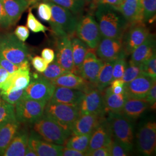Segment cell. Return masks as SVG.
Masks as SVG:
<instances>
[{
    "mask_svg": "<svg viewBox=\"0 0 156 156\" xmlns=\"http://www.w3.org/2000/svg\"><path fill=\"white\" fill-rule=\"evenodd\" d=\"M56 61L67 72L73 71L71 38L68 35L57 37Z\"/></svg>",
    "mask_w": 156,
    "mask_h": 156,
    "instance_id": "15",
    "label": "cell"
},
{
    "mask_svg": "<svg viewBox=\"0 0 156 156\" xmlns=\"http://www.w3.org/2000/svg\"><path fill=\"white\" fill-rule=\"evenodd\" d=\"M1 94H0V100H1Z\"/></svg>",
    "mask_w": 156,
    "mask_h": 156,
    "instance_id": "57",
    "label": "cell"
},
{
    "mask_svg": "<svg viewBox=\"0 0 156 156\" xmlns=\"http://www.w3.org/2000/svg\"><path fill=\"white\" fill-rule=\"evenodd\" d=\"M29 62H23L14 73H10L5 82L0 88V93H9L25 89L31 81Z\"/></svg>",
    "mask_w": 156,
    "mask_h": 156,
    "instance_id": "14",
    "label": "cell"
},
{
    "mask_svg": "<svg viewBox=\"0 0 156 156\" xmlns=\"http://www.w3.org/2000/svg\"><path fill=\"white\" fill-rule=\"evenodd\" d=\"M0 66L5 68L6 70L10 73H12L16 71L17 69H18L20 67L21 65L16 66L13 64L11 62L6 59L0 53Z\"/></svg>",
    "mask_w": 156,
    "mask_h": 156,
    "instance_id": "46",
    "label": "cell"
},
{
    "mask_svg": "<svg viewBox=\"0 0 156 156\" xmlns=\"http://www.w3.org/2000/svg\"><path fill=\"white\" fill-rule=\"evenodd\" d=\"M56 86L51 82L39 75V78L34 79L24 89V98L45 102L49 101Z\"/></svg>",
    "mask_w": 156,
    "mask_h": 156,
    "instance_id": "12",
    "label": "cell"
},
{
    "mask_svg": "<svg viewBox=\"0 0 156 156\" xmlns=\"http://www.w3.org/2000/svg\"><path fill=\"white\" fill-rule=\"evenodd\" d=\"M28 145L38 156H62V150L64 147L45 140L34 130L29 135Z\"/></svg>",
    "mask_w": 156,
    "mask_h": 156,
    "instance_id": "17",
    "label": "cell"
},
{
    "mask_svg": "<svg viewBox=\"0 0 156 156\" xmlns=\"http://www.w3.org/2000/svg\"><path fill=\"white\" fill-rule=\"evenodd\" d=\"M15 118L16 117L13 105L6 102L1 98L0 100V125Z\"/></svg>",
    "mask_w": 156,
    "mask_h": 156,
    "instance_id": "37",
    "label": "cell"
},
{
    "mask_svg": "<svg viewBox=\"0 0 156 156\" xmlns=\"http://www.w3.org/2000/svg\"><path fill=\"white\" fill-rule=\"evenodd\" d=\"M116 7L129 25L144 23L140 0H122Z\"/></svg>",
    "mask_w": 156,
    "mask_h": 156,
    "instance_id": "22",
    "label": "cell"
},
{
    "mask_svg": "<svg viewBox=\"0 0 156 156\" xmlns=\"http://www.w3.org/2000/svg\"><path fill=\"white\" fill-rule=\"evenodd\" d=\"M85 2H90L92 0H84Z\"/></svg>",
    "mask_w": 156,
    "mask_h": 156,
    "instance_id": "56",
    "label": "cell"
},
{
    "mask_svg": "<svg viewBox=\"0 0 156 156\" xmlns=\"http://www.w3.org/2000/svg\"><path fill=\"white\" fill-rule=\"evenodd\" d=\"M75 33L87 47L95 49L102 38L98 24L94 16L87 14L78 20Z\"/></svg>",
    "mask_w": 156,
    "mask_h": 156,
    "instance_id": "8",
    "label": "cell"
},
{
    "mask_svg": "<svg viewBox=\"0 0 156 156\" xmlns=\"http://www.w3.org/2000/svg\"><path fill=\"white\" fill-rule=\"evenodd\" d=\"M25 156H38L35 151H34L33 149L30 147L29 146H27L26 152H25Z\"/></svg>",
    "mask_w": 156,
    "mask_h": 156,
    "instance_id": "54",
    "label": "cell"
},
{
    "mask_svg": "<svg viewBox=\"0 0 156 156\" xmlns=\"http://www.w3.org/2000/svg\"><path fill=\"white\" fill-rule=\"evenodd\" d=\"M112 91L114 93V94H121L124 91V86H116L114 87H111Z\"/></svg>",
    "mask_w": 156,
    "mask_h": 156,
    "instance_id": "53",
    "label": "cell"
},
{
    "mask_svg": "<svg viewBox=\"0 0 156 156\" xmlns=\"http://www.w3.org/2000/svg\"><path fill=\"white\" fill-rule=\"evenodd\" d=\"M104 116L94 114L80 115L73 124L72 134L83 135L92 133Z\"/></svg>",
    "mask_w": 156,
    "mask_h": 156,
    "instance_id": "23",
    "label": "cell"
},
{
    "mask_svg": "<svg viewBox=\"0 0 156 156\" xmlns=\"http://www.w3.org/2000/svg\"><path fill=\"white\" fill-rule=\"evenodd\" d=\"M126 58H121L115 60L113 67V80L122 79L127 66Z\"/></svg>",
    "mask_w": 156,
    "mask_h": 156,
    "instance_id": "40",
    "label": "cell"
},
{
    "mask_svg": "<svg viewBox=\"0 0 156 156\" xmlns=\"http://www.w3.org/2000/svg\"><path fill=\"white\" fill-rule=\"evenodd\" d=\"M73 47V73L79 75V72L86 55L88 50V47L78 38L73 37L71 38Z\"/></svg>",
    "mask_w": 156,
    "mask_h": 156,
    "instance_id": "30",
    "label": "cell"
},
{
    "mask_svg": "<svg viewBox=\"0 0 156 156\" xmlns=\"http://www.w3.org/2000/svg\"><path fill=\"white\" fill-rule=\"evenodd\" d=\"M31 64L35 69L40 73H43L48 66L45 60L42 57L38 56L34 57L31 59Z\"/></svg>",
    "mask_w": 156,
    "mask_h": 156,
    "instance_id": "44",
    "label": "cell"
},
{
    "mask_svg": "<svg viewBox=\"0 0 156 156\" xmlns=\"http://www.w3.org/2000/svg\"><path fill=\"white\" fill-rule=\"evenodd\" d=\"M85 153L67 147H64L62 150V156H84Z\"/></svg>",
    "mask_w": 156,
    "mask_h": 156,
    "instance_id": "52",
    "label": "cell"
},
{
    "mask_svg": "<svg viewBox=\"0 0 156 156\" xmlns=\"http://www.w3.org/2000/svg\"><path fill=\"white\" fill-rule=\"evenodd\" d=\"M20 123L12 119L0 125V156H3L6 147L16 134Z\"/></svg>",
    "mask_w": 156,
    "mask_h": 156,
    "instance_id": "29",
    "label": "cell"
},
{
    "mask_svg": "<svg viewBox=\"0 0 156 156\" xmlns=\"http://www.w3.org/2000/svg\"><path fill=\"white\" fill-rule=\"evenodd\" d=\"M149 34V29L144 23L129 25L122 38L126 56L131 55L134 50L145 41Z\"/></svg>",
    "mask_w": 156,
    "mask_h": 156,
    "instance_id": "10",
    "label": "cell"
},
{
    "mask_svg": "<svg viewBox=\"0 0 156 156\" xmlns=\"http://www.w3.org/2000/svg\"><path fill=\"white\" fill-rule=\"evenodd\" d=\"M106 120L111 131L113 140L123 145L129 151L134 146V127L132 122L121 113H108Z\"/></svg>",
    "mask_w": 156,
    "mask_h": 156,
    "instance_id": "3",
    "label": "cell"
},
{
    "mask_svg": "<svg viewBox=\"0 0 156 156\" xmlns=\"http://www.w3.org/2000/svg\"><path fill=\"white\" fill-rule=\"evenodd\" d=\"M24 93V89L15 90L9 93H0L1 97L3 100L13 105L22 99Z\"/></svg>",
    "mask_w": 156,
    "mask_h": 156,
    "instance_id": "39",
    "label": "cell"
},
{
    "mask_svg": "<svg viewBox=\"0 0 156 156\" xmlns=\"http://www.w3.org/2000/svg\"><path fill=\"white\" fill-rule=\"evenodd\" d=\"M95 53L104 62H114L121 58H126L122 39L102 37Z\"/></svg>",
    "mask_w": 156,
    "mask_h": 156,
    "instance_id": "11",
    "label": "cell"
},
{
    "mask_svg": "<svg viewBox=\"0 0 156 156\" xmlns=\"http://www.w3.org/2000/svg\"><path fill=\"white\" fill-rule=\"evenodd\" d=\"M94 49L89 48L80 68L79 75L91 83H95L104 62L98 58Z\"/></svg>",
    "mask_w": 156,
    "mask_h": 156,
    "instance_id": "16",
    "label": "cell"
},
{
    "mask_svg": "<svg viewBox=\"0 0 156 156\" xmlns=\"http://www.w3.org/2000/svg\"><path fill=\"white\" fill-rule=\"evenodd\" d=\"M42 57L45 60L48 64H49L55 60V55L54 50L50 48H45L41 52Z\"/></svg>",
    "mask_w": 156,
    "mask_h": 156,
    "instance_id": "50",
    "label": "cell"
},
{
    "mask_svg": "<svg viewBox=\"0 0 156 156\" xmlns=\"http://www.w3.org/2000/svg\"><path fill=\"white\" fill-rule=\"evenodd\" d=\"M66 72L67 71L64 69L56 60H53L48 66L45 71L41 73L40 76L51 81Z\"/></svg>",
    "mask_w": 156,
    "mask_h": 156,
    "instance_id": "36",
    "label": "cell"
},
{
    "mask_svg": "<svg viewBox=\"0 0 156 156\" xmlns=\"http://www.w3.org/2000/svg\"><path fill=\"white\" fill-rule=\"evenodd\" d=\"M9 27L10 25L5 10L2 4V1L0 0V27L6 28Z\"/></svg>",
    "mask_w": 156,
    "mask_h": 156,
    "instance_id": "47",
    "label": "cell"
},
{
    "mask_svg": "<svg viewBox=\"0 0 156 156\" xmlns=\"http://www.w3.org/2000/svg\"><path fill=\"white\" fill-rule=\"evenodd\" d=\"M144 73L142 65H137L129 61L126 67L122 80L125 84L128 83L140 74Z\"/></svg>",
    "mask_w": 156,
    "mask_h": 156,
    "instance_id": "35",
    "label": "cell"
},
{
    "mask_svg": "<svg viewBox=\"0 0 156 156\" xmlns=\"http://www.w3.org/2000/svg\"><path fill=\"white\" fill-rule=\"evenodd\" d=\"M150 106L145 98L128 97L123 106L121 114L133 122L146 111Z\"/></svg>",
    "mask_w": 156,
    "mask_h": 156,
    "instance_id": "25",
    "label": "cell"
},
{
    "mask_svg": "<svg viewBox=\"0 0 156 156\" xmlns=\"http://www.w3.org/2000/svg\"><path fill=\"white\" fill-rule=\"evenodd\" d=\"M122 0H92L93 6H97L99 5H109L117 6Z\"/></svg>",
    "mask_w": 156,
    "mask_h": 156,
    "instance_id": "51",
    "label": "cell"
},
{
    "mask_svg": "<svg viewBox=\"0 0 156 156\" xmlns=\"http://www.w3.org/2000/svg\"><path fill=\"white\" fill-rule=\"evenodd\" d=\"M84 95L83 91L79 90L56 86L49 101L79 107Z\"/></svg>",
    "mask_w": 156,
    "mask_h": 156,
    "instance_id": "21",
    "label": "cell"
},
{
    "mask_svg": "<svg viewBox=\"0 0 156 156\" xmlns=\"http://www.w3.org/2000/svg\"><path fill=\"white\" fill-rule=\"evenodd\" d=\"M143 71L151 77L156 79V53L149 58L147 61L143 63Z\"/></svg>",
    "mask_w": 156,
    "mask_h": 156,
    "instance_id": "41",
    "label": "cell"
},
{
    "mask_svg": "<svg viewBox=\"0 0 156 156\" xmlns=\"http://www.w3.org/2000/svg\"><path fill=\"white\" fill-rule=\"evenodd\" d=\"M143 22H151L155 17L156 0H140Z\"/></svg>",
    "mask_w": 156,
    "mask_h": 156,
    "instance_id": "34",
    "label": "cell"
},
{
    "mask_svg": "<svg viewBox=\"0 0 156 156\" xmlns=\"http://www.w3.org/2000/svg\"><path fill=\"white\" fill-rule=\"evenodd\" d=\"M92 133L83 135L71 134L66 142V147L86 153Z\"/></svg>",
    "mask_w": 156,
    "mask_h": 156,
    "instance_id": "32",
    "label": "cell"
},
{
    "mask_svg": "<svg viewBox=\"0 0 156 156\" xmlns=\"http://www.w3.org/2000/svg\"><path fill=\"white\" fill-rule=\"evenodd\" d=\"M156 53V41L154 35L149 34L145 41L131 53V62L141 65Z\"/></svg>",
    "mask_w": 156,
    "mask_h": 156,
    "instance_id": "24",
    "label": "cell"
},
{
    "mask_svg": "<svg viewBox=\"0 0 156 156\" xmlns=\"http://www.w3.org/2000/svg\"><path fill=\"white\" fill-rule=\"evenodd\" d=\"M47 102L23 97L15 104V113L20 123L33 124L44 113Z\"/></svg>",
    "mask_w": 156,
    "mask_h": 156,
    "instance_id": "7",
    "label": "cell"
},
{
    "mask_svg": "<svg viewBox=\"0 0 156 156\" xmlns=\"http://www.w3.org/2000/svg\"><path fill=\"white\" fill-rule=\"evenodd\" d=\"M51 9V17L49 21L50 27L56 37L68 35L74 36L78 19L69 10L55 4L47 2Z\"/></svg>",
    "mask_w": 156,
    "mask_h": 156,
    "instance_id": "2",
    "label": "cell"
},
{
    "mask_svg": "<svg viewBox=\"0 0 156 156\" xmlns=\"http://www.w3.org/2000/svg\"><path fill=\"white\" fill-rule=\"evenodd\" d=\"M145 99L149 103L150 106H155L156 101V83L151 86V89L149 90V91L146 95Z\"/></svg>",
    "mask_w": 156,
    "mask_h": 156,
    "instance_id": "49",
    "label": "cell"
},
{
    "mask_svg": "<svg viewBox=\"0 0 156 156\" xmlns=\"http://www.w3.org/2000/svg\"><path fill=\"white\" fill-rule=\"evenodd\" d=\"M112 140L113 138L109 123L106 118L104 117L91 134L89 147L85 153V156L91 151L110 145Z\"/></svg>",
    "mask_w": 156,
    "mask_h": 156,
    "instance_id": "19",
    "label": "cell"
},
{
    "mask_svg": "<svg viewBox=\"0 0 156 156\" xmlns=\"http://www.w3.org/2000/svg\"><path fill=\"white\" fill-rule=\"evenodd\" d=\"M50 82L55 86L79 90L84 93L95 87L94 84L86 80L80 75L72 72L64 73L58 78Z\"/></svg>",
    "mask_w": 156,
    "mask_h": 156,
    "instance_id": "20",
    "label": "cell"
},
{
    "mask_svg": "<svg viewBox=\"0 0 156 156\" xmlns=\"http://www.w3.org/2000/svg\"><path fill=\"white\" fill-rule=\"evenodd\" d=\"M102 93L106 113H121L125 102L128 97L125 91L121 94H114L110 86H108Z\"/></svg>",
    "mask_w": 156,
    "mask_h": 156,
    "instance_id": "27",
    "label": "cell"
},
{
    "mask_svg": "<svg viewBox=\"0 0 156 156\" xmlns=\"http://www.w3.org/2000/svg\"><path fill=\"white\" fill-rule=\"evenodd\" d=\"M33 129L42 139L57 145H64L72 134L45 114L34 123Z\"/></svg>",
    "mask_w": 156,
    "mask_h": 156,
    "instance_id": "4",
    "label": "cell"
},
{
    "mask_svg": "<svg viewBox=\"0 0 156 156\" xmlns=\"http://www.w3.org/2000/svg\"><path fill=\"white\" fill-rule=\"evenodd\" d=\"M95 16L102 37L122 39L129 24L116 6H97Z\"/></svg>",
    "mask_w": 156,
    "mask_h": 156,
    "instance_id": "1",
    "label": "cell"
},
{
    "mask_svg": "<svg viewBox=\"0 0 156 156\" xmlns=\"http://www.w3.org/2000/svg\"><path fill=\"white\" fill-rule=\"evenodd\" d=\"M109 145L105 146L91 151L86 156H111Z\"/></svg>",
    "mask_w": 156,
    "mask_h": 156,
    "instance_id": "48",
    "label": "cell"
},
{
    "mask_svg": "<svg viewBox=\"0 0 156 156\" xmlns=\"http://www.w3.org/2000/svg\"><path fill=\"white\" fill-rule=\"evenodd\" d=\"M44 2H51L69 10L75 16L81 14L84 10V0H43Z\"/></svg>",
    "mask_w": 156,
    "mask_h": 156,
    "instance_id": "33",
    "label": "cell"
},
{
    "mask_svg": "<svg viewBox=\"0 0 156 156\" xmlns=\"http://www.w3.org/2000/svg\"><path fill=\"white\" fill-rule=\"evenodd\" d=\"M136 144L138 151L142 155L153 154L156 151V122L149 121L140 126L136 136Z\"/></svg>",
    "mask_w": 156,
    "mask_h": 156,
    "instance_id": "9",
    "label": "cell"
},
{
    "mask_svg": "<svg viewBox=\"0 0 156 156\" xmlns=\"http://www.w3.org/2000/svg\"><path fill=\"white\" fill-rule=\"evenodd\" d=\"M26 24L27 28L34 33H38L40 32L45 33L46 31L49 30L47 27H46L43 24L40 22L34 15L31 9H30L28 12Z\"/></svg>",
    "mask_w": 156,
    "mask_h": 156,
    "instance_id": "38",
    "label": "cell"
},
{
    "mask_svg": "<svg viewBox=\"0 0 156 156\" xmlns=\"http://www.w3.org/2000/svg\"><path fill=\"white\" fill-rule=\"evenodd\" d=\"M5 10L10 26L20 19L23 13L31 4L27 0H1Z\"/></svg>",
    "mask_w": 156,
    "mask_h": 156,
    "instance_id": "28",
    "label": "cell"
},
{
    "mask_svg": "<svg viewBox=\"0 0 156 156\" xmlns=\"http://www.w3.org/2000/svg\"><path fill=\"white\" fill-rule=\"evenodd\" d=\"M38 15L39 18L44 21L49 22L51 17V9L47 2L40 3L38 6Z\"/></svg>",
    "mask_w": 156,
    "mask_h": 156,
    "instance_id": "43",
    "label": "cell"
},
{
    "mask_svg": "<svg viewBox=\"0 0 156 156\" xmlns=\"http://www.w3.org/2000/svg\"><path fill=\"white\" fill-rule=\"evenodd\" d=\"M111 156H127L129 154V151L116 141L112 140L111 144L109 145Z\"/></svg>",
    "mask_w": 156,
    "mask_h": 156,
    "instance_id": "42",
    "label": "cell"
},
{
    "mask_svg": "<svg viewBox=\"0 0 156 156\" xmlns=\"http://www.w3.org/2000/svg\"><path fill=\"white\" fill-rule=\"evenodd\" d=\"M14 34L20 41L24 42L29 37V29L24 26H18L15 30Z\"/></svg>",
    "mask_w": 156,
    "mask_h": 156,
    "instance_id": "45",
    "label": "cell"
},
{
    "mask_svg": "<svg viewBox=\"0 0 156 156\" xmlns=\"http://www.w3.org/2000/svg\"><path fill=\"white\" fill-rule=\"evenodd\" d=\"M79 109L80 115L94 114L104 116L106 112L102 91L94 87L85 92Z\"/></svg>",
    "mask_w": 156,
    "mask_h": 156,
    "instance_id": "13",
    "label": "cell"
},
{
    "mask_svg": "<svg viewBox=\"0 0 156 156\" xmlns=\"http://www.w3.org/2000/svg\"><path fill=\"white\" fill-rule=\"evenodd\" d=\"M0 53L16 66L28 61L29 52L26 45L13 34L0 37Z\"/></svg>",
    "mask_w": 156,
    "mask_h": 156,
    "instance_id": "5",
    "label": "cell"
},
{
    "mask_svg": "<svg viewBox=\"0 0 156 156\" xmlns=\"http://www.w3.org/2000/svg\"><path fill=\"white\" fill-rule=\"evenodd\" d=\"M114 62H104L101 67L95 83V87L101 91L109 86L113 79V67Z\"/></svg>",
    "mask_w": 156,
    "mask_h": 156,
    "instance_id": "31",
    "label": "cell"
},
{
    "mask_svg": "<svg viewBox=\"0 0 156 156\" xmlns=\"http://www.w3.org/2000/svg\"><path fill=\"white\" fill-rule=\"evenodd\" d=\"M28 131L23 128L18 130L9 145L6 147L3 156H25V152L28 146Z\"/></svg>",
    "mask_w": 156,
    "mask_h": 156,
    "instance_id": "26",
    "label": "cell"
},
{
    "mask_svg": "<svg viewBox=\"0 0 156 156\" xmlns=\"http://www.w3.org/2000/svg\"><path fill=\"white\" fill-rule=\"evenodd\" d=\"M27 1H28L29 2H30L31 4H33L34 2H37V1H39V0H27Z\"/></svg>",
    "mask_w": 156,
    "mask_h": 156,
    "instance_id": "55",
    "label": "cell"
},
{
    "mask_svg": "<svg viewBox=\"0 0 156 156\" xmlns=\"http://www.w3.org/2000/svg\"><path fill=\"white\" fill-rule=\"evenodd\" d=\"M52 118L62 127L72 133L73 124L80 116L78 106L48 101L44 113Z\"/></svg>",
    "mask_w": 156,
    "mask_h": 156,
    "instance_id": "6",
    "label": "cell"
},
{
    "mask_svg": "<svg viewBox=\"0 0 156 156\" xmlns=\"http://www.w3.org/2000/svg\"><path fill=\"white\" fill-rule=\"evenodd\" d=\"M156 83L154 79L143 73L132 81L124 84V91L128 97L145 98L151 86Z\"/></svg>",
    "mask_w": 156,
    "mask_h": 156,
    "instance_id": "18",
    "label": "cell"
}]
</instances>
